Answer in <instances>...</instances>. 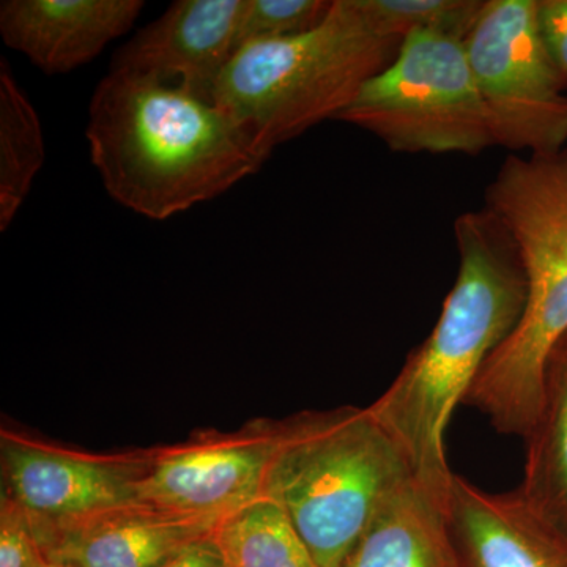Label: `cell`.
Here are the masks:
<instances>
[{
    "mask_svg": "<svg viewBox=\"0 0 567 567\" xmlns=\"http://www.w3.org/2000/svg\"><path fill=\"white\" fill-rule=\"evenodd\" d=\"M454 235L457 278L439 322L369 406L404 451L416 480L443 502L454 480L445 454L447 425L492 354L516 330L527 301L520 252L494 213L486 207L464 213Z\"/></svg>",
    "mask_w": 567,
    "mask_h": 567,
    "instance_id": "6da1fadb",
    "label": "cell"
},
{
    "mask_svg": "<svg viewBox=\"0 0 567 567\" xmlns=\"http://www.w3.org/2000/svg\"><path fill=\"white\" fill-rule=\"evenodd\" d=\"M85 136L112 199L156 221L221 196L265 163L215 104L122 70L93 92Z\"/></svg>",
    "mask_w": 567,
    "mask_h": 567,
    "instance_id": "7a4b0ae2",
    "label": "cell"
},
{
    "mask_svg": "<svg viewBox=\"0 0 567 567\" xmlns=\"http://www.w3.org/2000/svg\"><path fill=\"white\" fill-rule=\"evenodd\" d=\"M484 199L516 241L527 301L516 330L484 365L465 404L502 434L527 439L543 404L548 353L567 333V148L509 156Z\"/></svg>",
    "mask_w": 567,
    "mask_h": 567,
    "instance_id": "3957f363",
    "label": "cell"
},
{
    "mask_svg": "<svg viewBox=\"0 0 567 567\" xmlns=\"http://www.w3.org/2000/svg\"><path fill=\"white\" fill-rule=\"evenodd\" d=\"M401 44L377 32L357 0H334L311 31L241 44L216 81L212 103L267 162L284 142L336 121Z\"/></svg>",
    "mask_w": 567,
    "mask_h": 567,
    "instance_id": "277c9868",
    "label": "cell"
},
{
    "mask_svg": "<svg viewBox=\"0 0 567 567\" xmlns=\"http://www.w3.org/2000/svg\"><path fill=\"white\" fill-rule=\"evenodd\" d=\"M415 477L371 409L279 421L264 496L292 520L319 567H344L380 506Z\"/></svg>",
    "mask_w": 567,
    "mask_h": 567,
    "instance_id": "5b68a950",
    "label": "cell"
},
{
    "mask_svg": "<svg viewBox=\"0 0 567 567\" xmlns=\"http://www.w3.org/2000/svg\"><path fill=\"white\" fill-rule=\"evenodd\" d=\"M336 121L374 134L394 152L473 156L496 147L464 39L440 31L410 33Z\"/></svg>",
    "mask_w": 567,
    "mask_h": 567,
    "instance_id": "8992f818",
    "label": "cell"
},
{
    "mask_svg": "<svg viewBox=\"0 0 567 567\" xmlns=\"http://www.w3.org/2000/svg\"><path fill=\"white\" fill-rule=\"evenodd\" d=\"M464 44L496 147L565 151L567 78L540 35L537 0H484Z\"/></svg>",
    "mask_w": 567,
    "mask_h": 567,
    "instance_id": "52a82bcc",
    "label": "cell"
},
{
    "mask_svg": "<svg viewBox=\"0 0 567 567\" xmlns=\"http://www.w3.org/2000/svg\"><path fill=\"white\" fill-rule=\"evenodd\" d=\"M278 434L279 421L259 420L229 434L207 431L181 445L148 450L140 502L182 516H227L262 498Z\"/></svg>",
    "mask_w": 567,
    "mask_h": 567,
    "instance_id": "ba28073f",
    "label": "cell"
},
{
    "mask_svg": "<svg viewBox=\"0 0 567 567\" xmlns=\"http://www.w3.org/2000/svg\"><path fill=\"white\" fill-rule=\"evenodd\" d=\"M3 494L32 520L59 524L140 502L137 486L148 451L80 453L3 429L0 436Z\"/></svg>",
    "mask_w": 567,
    "mask_h": 567,
    "instance_id": "9c48e42d",
    "label": "cell"
},
{
    "mask_svg": "<svg viewBox=\"0 0 567 567\" xmlns=\"http://www.w3.org/2000/svg\"><path fill=\"white\" fill-rule=\"evenodd\" d=\"M246 0H178L115 52L111 70L174 85L212 103L238 50Z\"/></svg>",
    "mask_w": 567,
    "mask_h": 567,
    "instance_id": "30bf717a",
    "label": "cell"
},
{
    "mask_svg": "<svg viewBox=\"0 0 567 567\" xmlns=\"http://www.w3.org/2000/svg\"><path fill=\"white\" fill-rule=\"evenodd\" d=\"M221 518L182 516L137 502L59 524L31 522L50 561L71 567H163L210 536Z\"/></svg>",
    "mask_w": 567,
    "mask_h": 567,
    "instance_id": "8fae6325",
    "label": "cell"
},
{
    "mask_svg": "<svg viewBox=\"0 0 567 567\" xmlns=\"http://www.w3.org/2000/svg\"><path fill=\"white\" fill-rule=\"evenodd\" d=\"M141 0H3L0 35L47 74L92 62L133 28Z\"/></svg>",
    "mask_w": 567,
    "mask_h": 567,
    "instance_id": "7c38bea8",
    "label": "cell"
},
{
    "mask_svg": "<svg viewBox=\"0 0 567 567\" xmlns=\"http://www.w3.org/2000/svg\"><path fill=\"white\" fill-rule=\"evenodd\" d=\"M446 514L470 567H567V535L517 491L491 494L454 475Z\"/></svg>",
    "mask_w": 567,
    "mask_h": 567,
    "instance_id": "4fadbf2b",
    "label": "cell"
},
{
    "mask_svg": "<svg viewBox=\"0 0 567 567\" xmlns=\"http://www.w3.org/2000/svg\"><path fill=\"white\" fill-rule=\"evenodd\" d=\"M446 502L416 477L380 506L344 567H456Z\"/></svg>",
    "mask_w": 567,
    "mask_h": 567,
    "instance_id": "5bb4252c",
    "label": "cell"
},
{
    "mask_svg": "<svg viewBox=\"0 0 567 567\" xmlns=\"http://www.w3.org/2000/svg\"><path fill=\"white\" fill-rule=\"evenodd\" d=\"M525 440L527 462L518 495L567 535V333L548 353L543 404Z\"/></svg>",
    "mask_w": 567,
    "mask_h": 567,
    "instance_id": "9a60e30c",
    "label": "cell"
},
{
    "mask_svg": "<svg viewBox=\"0 0 567 567\" xmlns=\"http://www.w3.org/2000/svg\"><path fill=\"white\" fill-rule=\"evenodd\" d=\"M213 539L226 567H319L292 520L267 496L224 516Z\"/></svg>",
    "mask_w": 567,
    "mask_h": 567,
    "instance_id": "2e32d148",
    "label": "cell"
},
{
    "mask_svg": "<svg viewBox=\"0 0 567 567\" xmlns=\"http://www.w3.org/2000/svg\"><path fill=\"white\" fill-rule=\"evenodd\" d=\"M44 163L43 130L9 62L0 61V230L6 233Z\"/></svg>",
    "mask_w": 567,
    "mask_h": 567,
    "instance_id": "e0dca14e",
    "label": "cell"
},
{
    "mask_svg": "<svg viewBox=\"0 0 567 567\" xmlns=\"http://www.w3.org/2000/svg\"><path fill=\"white\" fill-rule=\"evenodd\" d=\"M369 24L404 41L416 31H440L465 39L484 0H357Z\"/></svg>",
    "mask_w": 567,
    "mask_h": 567,
    "instance_id": "ac0fdd59",
    "label": "cell"
},
{
    "mask_svg": "<svg viewBox=\"0 0 567 567\" xmlns=\"http://www.w3.org/2000/svg\"><path fill=\"white\" fill-rule=\"evenodd\" d=\"M333 2L327 0H246L238 48L254 40L286 39L315 29Z\"/></svg>",
    "mask_w": 567,
    "mask_h": 567,
    "instance_id": "d6986e66",
    "label": "cell"
},
{
    "mask_svg": "<svg viewBox=\"0 0 567 567\" xmlns=\"http://www.w3.org/2000/svg\"><path fill=\"white\" fill-rule=\"evenodd\" d=\"M31 518L13 499L0 502V567H35L44 561Z\"/></svg>",
    "mask_w": 567,
    "mask_h": 567,
    "instance_id": "ffe728a7",
    "label": "cell"
},
{
    "mask_svg": "<svg viewBox=\"0 0 567 567\" xmlns=\"http://www.w3.org/2000/svg\"><path fill=\"white\" fill-rule=\"evenodd\" d=\"M537 24L551 59L567 78V0H537Z\"/></svg>",
    "mask_w": 567,
    "mask_h": 567,
    "instance_id": "44dd1931",
    "label": "cell"
},
{
    "mask_svg": "<svg viewBox=\"0 0 567 567\" xmlns=\"http://www.w3.org/2000/svg\"><path fill=\"white\" fill-rule=\"evenodd\" d=\"M163 567H226V563H224L221 550L216 546L212 533L210 536L197 540L193 546L183 550L178 557Z\"/></svg>",
    "mask_w": 567,
    "mask_h": 567,
    "instance_id": "7402d4cb",
    "label": "cell"
},
{
    "mask_svg": "<svg viewBox=\"0 0 567 567\" xmlns=\"http://www.w3.org/2000/svg\"><path fill=\"white\" fill-rule=\"evenodd\" d=\"M35 567H71V566L62 565V563L50 561V559H44L43 563H40V565L35 566Z\"/></svg>",
    "mask_w": 567,
    "mask_h": 567,
    "instance_id": "603a6c76",
    "label": "cell"
}]
</instances>
